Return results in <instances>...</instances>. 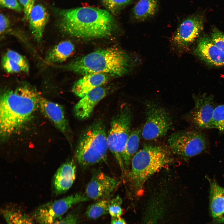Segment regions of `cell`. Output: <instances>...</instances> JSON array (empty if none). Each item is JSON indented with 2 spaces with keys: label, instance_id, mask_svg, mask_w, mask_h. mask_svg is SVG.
Instances as JSON below:
<instances>
[{
  "label": "cell",
  "instance_id": "e575fe53",
  "mask_svg": "<svg viewBox=\"0 0 224 224\" xmlns=\"http://www.w3.org/2000/svg\"><path fill=\"white\" fill-rule=\"evenodd\" d=\"M111 224H126L125 220L119 217H112Z\"/></svg>",
  "mask_w": 224,
  "mask_h": 224
},
{
  "label": "cell",
  "instance_id": "484cf974",
  "mask_svg": "<svg viewBox=\"0 0 224 224\" xmlns=\"http://www.w3.org/2000/svg\"><path fill=\"white\" fill-rule=\"evenodd\" d=\"M5 56L10 58L20 67L22 72L28 73L29 70V65L26 58L22 55L13 50H8Z\"/></svg>",
  "mask_w": 224,
  "mask_h": 224
},
{
  "label": "cell",
  "instance_id": "277c9868",
  "mask_svg": "<svg viewBox=\"0 0 224 224\" xmlns=\"http://www.w3.org/2000/svg\"><path fill=\"white\" fill-rule=\"evenodd\" d=\"M171 162L169 152L164 147L145 146L133 157L128 178L134 187L140 190L149 177Z\"/></svg>",
  "mask_w": 224,
  "mask_h": 224
},
{
  "label": "cell",
  "instance_id": "4316f807",
  "mask_svg": "<svg viewBox=\"0 0 224 224\" xmlns=\"http://www.w3.org/2000/svg\"><path fill=\"white\" fill-rule=\"evenodd\" d=\"M122 199L119 196H117L109 201L108 212L112 217H119L123 210L121 207Z\"/></svg>",
  "mask_w": 224,
  "mask_h": 224
},
{
  "label": "cell",
  "instance_id": "9a60e30c",
  "mask_svg": "<svg viewBox=\"0 0 224 224\" xmlns=\"http://www.w3.org/2000/svg\"><path fill=\"white\" fill-rule=\"evenodd\" d=\"M194 52L201 59L210 65L224 66V54L207 35L200 38Z\"/></svg>",
  "mask_w": 224,
  "mask_h": 224
},
{
  "label": "cell",
  "instance_id": "ffe728a7",
  "mask_svg": "<svg viewBox=\"0 0 224 224\" xmlns=\"http://www.w3.org/2000/svg\"><path fill=\"white\" fill-rule=\"evenodd\" d=\"M74 50V46L71 42L68 41H62L54 46L49 51L45 61L49 64L62 62L71 55Z\"/></svg>",
  "mask_w": 224,
  "mask_h": 224
},
{
  "label": "cell",
  "instance_id": "9c48e42d",
  "mask_svg": "<svg viewBox=\"0 0 224 224\" xmlns=\"http://www.w3.org/2000/svg\"><path fill=\"white\" fill-rule=\"evenodd\" d=\"M146 121L142 131V138L154 139L166 134L172 125L171 118L163 108L153 102H147L145 106Z\"/></svg>",
  "mask_w": 224,
  "mask_h": 224
},
{
  "label": "cell",
  "instance_id": "836d02e7",
  "mask_svg": "<svg viewBox=\"0 0 224 224\" xmlns=\"http://www.w3.org/2000/svg\"><path fill=\"white\" fill-rule=\"evenodd\" d=\"M10 25L9 20L4 14L1 13L0 15V33L3 34L7 30Z\"/></svg>",
  "mask_w": 224,
  "mask_h": 224
},
{
  "label": "cell",
  "instance_id": "5bb4252c",
  "mask_svg": "<svg viewBox=\"0 0 224 224\" xmlns=\"http://www.w3.org/2000/svg\"><path fill=\"white\" fill-rule=\"evenodd\" d=\"M76 168L72 159H69L58 169L53 177L52 188L56 195L66 192L71 187L75 179Z\"/></svg>",
  "mask_w": 224,
  "mask_h": 224
},
{
  "label": "cell",
  "instance_id": "2e32d148",
  "mask_svg": "<svg viewBox=\"0 0 224 224\" xmlns=\"http://www.w3.org/2000/svg\"><path fill=\"white\" fill-rule=\"evenodd\" d=\"M107 90L101 86L90 91L75 105L74 112L76 116L80 119L89 118L97 103L106 96Z\"/></svg>",
  "mask_w": 224,
  "mask_h": 224
},
{
  "label": "cell",
  "instance_id": "d4e9b609",
  "mask_svg": "<svg viewBox=\"0 0 224 224\" xmlns=\"http://www.w3.org/2000/svg\"><path fill=\"white\" fill-rule=\"evenodd\" d=\"M213 128L224 132V105L215 107L212 119Z\"/></svg>",
  "mask_w": 224,
  "mask_h": 224
},
{
  "label": "cell",
  "instance_id": "6da1fadb",
  "mask_svg": "<svg viewBox=\"0 0 224 224\" xmlns=\"http://www.w3.org/2000/svg\"><path fill=\"white\" fill-rule=\"evenodd\" d=\"M40 97L35 90L26 86L7 90L2 94L0 134L2 141L30 119L39 105Z\"/></svg>",
  "mask_w": 224,
  "mask_h": 224
},
{
  "label": "cell",
  "instance_id": "d6a6232c",
  "mask_svg": "<svg viewBox=\"0 0 224 224\" xmlns=\"http://www.w3.org/2000/svg\"><path fill=\"white\" fill-rule=\"evenodd\" d=\"M50 224H78L76 217L72 214H68L65 217Z\"/></svg>",
  "mask_w": 224,
  "mask_h": 224
},
{
  "label": "cell",
  "instance_id": "8992f818",
  "mask_svg": "<svg viewBox=\"0 0 224 224\" xmlns=\"http://www.w3.org/2000/svg\"><path fill=\"white\" fill-rule=\"evenodd\" d=\"M131 112L127 106L122 108L112 119L107 136L108 149L114 157L122 171H125L124 155L126 144L130 133L132 118Z\"/></svg>",
  "mask_w": 224,
  "mask_h": 224
},
{
  "label": "cell",
  "instance_id": "3957f363",
  "mask_svg": "<svg viewBox=\"0 0 224 224\" xmlns=\"http://www.w3.org/2000/svg\"><path fill=\"white\" fill-rule=\"evenodd\" d=\"M130 61L123 51L111 48L95 51L66 65L56 67L84 75L102 73L121 76L128 72Z\"/></svg>",
  "mask_w": 224,
  "mask_h": 224
},
{
  "label": "cell",
  "instance_id": "30bf717a",
  "mask_svg": "<svg viewBox=\"0 0 224 224\" xmlns=\"http://www.w3.org/2000/svg\"><path fill=\"white\" fill-rule=\"evenodd\" d=\"M204 21L203 16L199 14L192 15L184 19L172 37V45L180 51L187 49L203 30Z\"/></svg>",
  "mask_w": 224,
  "mask_h": 224
},
{
  "label": "cell",
  "instance_id": "4fadbf2b",
  "mask_svg": "<svg viewBox=\"0 0 224 224\" xmlns=\"http://www.w3.org/2000/svg\"><path fill=\"white\" fill-rule=\"evenodd\" d=\"M43 114L58 129L68 136L70 133L64 110L60 105L40 97L39 105Z\"/></svg>",
  "mask_w": 224,
  "mask_h": 224
},
{
  "label": "cell",
  "instance_id": "4dcf8cb0",
  "mask_svg": "<svg viewBox=\"0 0 224 224\" xmlns=\"http://www.w3.org/2000/svg\"><path fill=\"white\" fill-rule=\"evenodd\" d=\"M1 6L17 12H20L22 8L17 0H0Z\"/></svg>",
  "mask_w": 224,
  "mask_h": 224
},
{
  "label": "cell",
  "instance_id": "1f68e13d",
  "mask_svg": "<svg viewBox=\"0 0 224 224\" xmlns=\"http://www.w3.org/2000/svg\"><path fill=\"white\" fill-rule=\"evenodd\" d=\"M35 0H19L23 7L25 18L28 20L29 14L34 6Z\"/></svg>",
  "mask_w": 224,
  "mask_h": 224
},
{
  "label": "cell",
  "instance_id": "7402d4cb",
  "mask_svg": "<svg viewBox=\"0 0 224 224\" xmlns=\"http://www.w3.org/2000/svg\"><path fill=\"white\" fill-rule=\"evenodd\" d=\"M141 130L136 129L130 132L127 141L124 155V164L125 170L130 164L133 156L138 148Z\"/></svg>",
  "mask_w": 224,
  "mask_h": 224
},
{
  "label": "cell",
  "instance_id": "83f0119b",
  "mask_svg": "<svg viewBox=\"0 0 224 224\" xmlns=\"http://www.w3.org/2000/svg\"><path fill=\"white\" fill-rule=\"evenodd\" d=\"M2 65L4 70L8 73H17L22 72L20 67L16 63L5 55L2 58Z\"/></svg>",
  "mask_w": 224,
  "mask_h": 224
},
{
  "label": "cell",
  "instance_id": "e0dca14e",
  "mask_svg": "<svg viewBox=\"0 0 224 224\" xmlns=\"http://www.w3.org/2000/svg\"><path fill=\"white\" fill-rule=\"evenodd\" d=\"M48 18V13L43 6L40 4L34 6L27 20L32 35L38 42L42 39Z\"/></svg>",
  "mask_w": 224,
  "mask_h": 224
},
{
  "label": "cell",
  "instance_id": "7c38bea8",
  "mask_svg": "<svg viewBox=\"0 0 224 224\" xmlns=\"http://www.w3.org/2000/svg\"><path fill=\"white\" fill-rule=\"evenodd\" d=\"M119 182L103 172L94 174L88 184L85 195L94 200L103 198L110 194L119 184Z\"/></svg>",
  "mask_w": 224,
  "mask_h": 224
},
{
  "label": "cell",
  "instance_id": "d590c367",
  "mask_svg": "<svg viewBox=\"0 0 224 224\" xmlns=\"http://www.w3.org/2000/svg\"><path fill=\"white\" fill-rule=\"evenodd\" d=\"M217 222L221 223H224V213L221 218Z\"/></svg>",
  "mask_w": 224,
  "mask_h": 224
},
{
  "label": "cell",
  "instance_id": "f546056e",
  "mask_svg": "<svg viewBox=\"0 0 224 224\" xmlns=\"http://www.w3.org/2000/svg\"><path fill=\"white\" fill-rule=\"evenodd\" d=\"M131 0H102L107 7L113 12H115L129 3Z\"/></svg>",
  "mask_w": 224,
  "mask_h": 224
},
{
  "label": "cell",
  "instance_id": "ba28073f",
  "mask_svg": "<svg viewBox=\"0 0 224 224\" xmlns=\"http://www.w3.org/2000/svg\"><path fill=\"white\" fill-rule=\"evenodd\" d=\"M89 200L85 194L77 193L41 205L33 217L39 224H50L62 218L72 206Z\"/></svg>",
  "mask_w": 224,
  "mask_h": 224
},
{
  "label": "cell",
  "instance_id": "f1b7e54d",
  "mask_svg": "<svg viewBox=\"0 0 224 224\" xmlns=\"http://www.w3.org/2000/svg\"><path fill=\"white\" fill-rule=\"evenodd\" d=\"M211 38L214 44L224 54V34L217 29L214 28Z\"/></svg>",
  "mask_w": 224,
  "mask_h": 224
},
{
  "label": "cell",
  "instance_id": "603a6c76",
  "mask_svg": "<svg viewBox=\"0 0 224 224\" xmlns=\"http://www.w3.org/2000/svg\"><path fill=\"white\" fill-rule=\"evenodd\" d=\"M3 215L7 224H35L27 214L17 209H4Z\"/></svg>",
  "mask_w": 224,
  "mask_h": 224
},
{
  "label": "cell",
  "instance_id": "ac0fdd59",
  "mask_svg": "<svg viewBox=\"0 0 224 224\" xmlns=\"http://www.w3.org/2000/svg\"><path fill=\"white\" fill-rule=\"evenodd\" d=\"M108 80V76L104 74L85 75L73 85L72 92L76 96L82 98L93 90L100 86Z\"/></svg>",
  "mask_w": 224,
  "mask_h": 224
},
{
  "label": "cell",
  "instance_id": "8fae6325",
  "mask_svg": "<svg viewBox=\"0 0 224 224\" xmlns=\"http://www.w3.org/2000/svg\"><path fill=\"white\" fill-rule=\"evenodd\" d=\"M194 106L189 114L192 124L196 128H213L212 119L215 106L213 96L205 93L194 95Z\"/></svg>",
  "mask_w": 224,
  "mask_h": 224
},
{
  "label": "cell",
  "instance_id": "44dd1931",
  "mask_svg": "<svg viewBox=\"0 0 224 224\" xmlns=\"http://www.w3.org/2000/svg\"><path fill=\"white\" fill-rule=\"evenodd\" d=\"M158 6V0H140L133 10L134 18L138 21L149 19L156 13Z\"/></svg>",
  "mask_w": 224,
  "mask_h": 224
},
{
  "label": "cell",
  "instance_id": "cb8c5ba5",
  "mask_svg": "<svg viewBox=\"0 0 224 224\" xmlns=\"http://www.w3.org/2000/svg\"><path fill=\"white\" fill-rule=\"evenodd\" d=\"M109 201L102 200L89 205L86 212V216L91 219H96L108 212Z\"/></svg>",
  "mask_w": 224,
  "mask_h": 224
},
{
  "label": "cell",
  "instance_id": "52a82bcc",
  "mask_svg": "<svg viewBox=\"0 0 224 224\" xmlns=\"http://www.w3.org/2000/svg\"><path fill=\"white\" fill-rule=\"evenodd\" d=\"M168 142L173 152L186 158L201 153L208 146L205 135L195 131L176 132L170 136Z\"/></svg>",
  "mask_w": 224,
  "mask_h": 224
},
{
  "label": "cell",
  "instance_id": "7a4b0ae2",
  "mask_svg": "<svg viewBox=\"0 0 224 224\" xmlns=\"http://www.w3.org/2000/svg\"><path fill=\"white\" fill-rule=\"evenodd\" d=\"M60 26L72 36L83 38L107 37L114 26L112 16L107 11L91 7L60 10Z\"/></svg>",
  "mask_w": 224,
  "mask_h": 224
},
{
  "label": "cell",
  "instance_id": "d6986e66",
  "mask_svg": "<svg viewBox=\"0 0 224 224\" xmlns=\"http://www.w3.org/2000/svg\"><path fill=\"white\" fill-rule=\"evenodd\" d=\"M210 209L212 217L217 222L224 213V188L214 180L209 179Z\"/></svg>",
  "mask_w": 224,
  "mask_h": 224
},
{
  "label": "cell",
  "instance_id": "5b68a950",
  "mask_svg": "<svg viewBox=\"0 0 224 224\" xmlns=\"http://www.w3.org/2000/svg\"><path fill=\"white\" fill-rule=\"evenodd\" d=\"M105 125L101 121L88 127L80 136L75 151L78 163L86 167L104 161L108 149Z\"/></svg>",
  "mask_w": 224,
  "mask_h": 224
}]
</instances>
